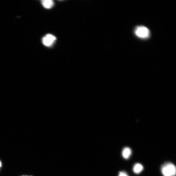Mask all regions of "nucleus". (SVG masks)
<instances>
[{
    "label": "nucleus",
    "instance_id": "nucleus-6",
    "mask_svg": "<svg viewBox=\"0 0 176 176\" xmlns=\"http://www.w3.org/2000/svg\"><path fill=\"white\" fill-rule=\"evenodd\" d=\"M43 6L47 9H50L52 8L53 5V2L51 0H44L42 1Z\"/></svg>",
    "mask_w": 176,
    "mask_h": 176
},
{
    "label": "nucleus",
    "instance_id": "nucleus-4",
    "mask_svg": "<svg viewBox=\"0 0 176 176\" xmlns=\"http://www.w3.org/2000/svg\"><path fill=\"white\" fill-rule=\"evenodd\" d=\"M131 150L128 147H125L122 152V155L125 159H128L131 155Z\"/></svg>",
    "mask_w": 176,
    "mask_h": 176
},
{
    "label": "nucleus",
    "instance_id": "nucleus-2",
    "mask_svg": "<svg viewBox=\"0 0 176 176\" xmlns=\"http://www.w3.org/2000/svg\"><path fill=\"white\" fill-rule=\"evenodd\" d=\"M149 31L146 27L143 26H140L136 28L135 33L138 36L145 38L149 36Z\"/></svg>",
    "mask_w": 176,
    "mask_h": 176
},
{
    "label": "nucleus",
    "instance_id": "nucleus-1",
    "mask_svg": "<svg viewBox=\"0 0 176 176\" xmlns=\"http://www.w3.org/2000/svg\"><path fill=\"white\" fill-rule=\"evenodd\" d=\"M161 172L164 176H175L176 169L173 163L166 162L161 166Z\"/></svg>",
    "mask_w": 176,
    "mask_h": 176
},
{
    "label": "nucleus",
    "instance_id": "nucleus-7",
    "mask_svg": "<svg viewBox=\"0 0 176 176\" xmlns=\"http://www.w3.org/2000/svg\"><path fill=\"white\" fill-rule=\"evenodd\" d=\"M118 176H128L126 172L124 171H121L120 172Z\"/></svg>",
    "mask_w": 176,
    "mask_h": 176
},
{
    "label": "nucleus",
    "instance_id": "nucleus-8",
    "mask_svg": "<svg viewBox=\"0 0 176 176\" xmlns=\"http://www.w3.org/2000/svg\"><path fill=\"white\" fill-rule=\"evenodd\" d=\"M2 166V164L1 161H0V167H1Z\"/></svg>",
    "mask_w": 176,
    "mask_h": 176
},
{
    "label": "nucleus",
    "instance_id": "nucleus-5",
    "mask_svg": "<svg viewBox=\"0 0 176 176\" xmlns=\"http://www.w3.org/2000/svg\"><path fill=\"white\" fill-rule=\"evenodd\" d=\"M143 166L141 164L139 163L136 164L133 168V171L136 174H139L143 170Z\"/></svg>",
    "mask_w": 176,
    "mask_h": 176
},
{
    "label": "nucleus",
    "instance_id": "nucleus-9",
    "mask_svg": "<svg viewBox=\"0 0 176 176\" xmlns=\"http://www.w3.org/2000/svg\"><path fill=\"white\" fill-rule=\"evenodd\" d=\"M22 176H31V175L28 176V175H23Z\"/></svg>",
    "mask_w": 176,
    "mask_h": 176
},
{
    "label": "nucleus",
    "instance_id": "nucleus-3",
    "mask_svg": "<svg viewBox=\"0 0 176 176\" xmlns=\"http://www.w3.org/2000/svg\"><path fill=\"white\" fill-rule=\"evenodd\" d=\"M56 39V38L53 35L48 34L43 39V44L46 46H49L51 45Z\"/></svg>",
    "mask_w": 176,
    "mask_h": 176
}]
</instances>
